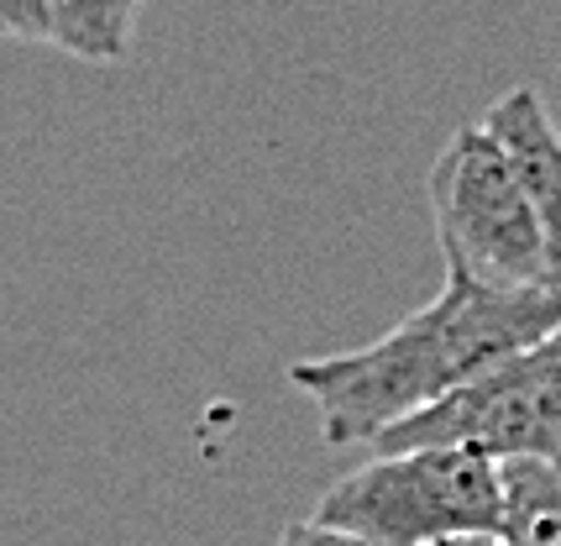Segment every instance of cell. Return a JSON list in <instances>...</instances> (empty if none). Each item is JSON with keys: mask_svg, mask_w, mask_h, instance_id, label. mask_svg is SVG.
I'll use <instances>...</instances> for the list:
<instances>
[{"mask_svg": "<svg viewBox=\"0 0 561 546\" xmlns=\"http://www.w3.org/2000/svg\"><path fill=\"white\" fill-rule=\"evenodd\" d=\"M446 546H504L499 536H457V542H446Z\"/></svg>", "mask_w": 561, "mask_h": 546, "instance_id": "10", "label": "cell"}, {"mask_svg": "<svg viewBox=\"0 0 561 546\" xmlns=\"http://www.w3.org/2000/svg\"><path fill=\"white\" fill-rule=\"evenodd\" d=\"M278 546H367V542H357L352 531H336V525H325V521H294V525H284V536H278Z\"/></svg>", "mask_w": 561, "mask_h": 546, "instance_id": "9", "label": "cell"}, {"mask_svg": "<svg viewBox=\"0 0 561 546\" xmlns=\"http://www.w3.org/2000/svg\"><path fill=\"white\" fill-rule=\"evenodd\" d=\"M551 331H561V284L499 289L462 269H446L440 295L420 305L410 321L367 348L294 363L289 384L316 405L320 436L331 447H373L415 410L546 342Z\"/></svg>", "mask_w": 561, "mask_h": 546, "instance_id": "1", "label": "cell"}, {"mask_svg": "<svg viewBox=\"0 0 561 546\" xmlns=\"http://www.w3.org/2000/svg\"><path fill=\"white\" fill-rule=\"evenodd\" d=\"M504 546H561V463H499V531Z\"/></svg>", "mask_w": 561, "mask_h": 546, "instance_id": "6", "label": "cell"}, {"mask_svg": "<svg viewBox=\"0 0 561 546\" xmlns=\"http://www.w3.org/2000/svg\"><path fill=\"white\" fill-rule=\"evenodd\" d=\"M378 452L399 447H462L493 463L546 457L561 463V331L504 357L499 368L467 378L410 421L383 431Z\"/></svg>", "mask_w": 561, "mask_h": 546, "instance_id": "4", "label": "cell"}, {"mask_svg": "<svg viewBox=\"0 0 561 546\" xmlns=\"http://www.w3.org/2000/svg\"><path fill=\"white\" fill-rule=\"evenodd\" d=\"M316 521L367 546H446L499 531V463L462 447H399L316 499Z\"/></svg>", "mask_w": 561, "mask_h": 546, "instance_id": "2", "label": "cell"}, {"mask_svg": "<svg viewBox=\"0 0 561 546\" xmlns=\"http://www.w3.org/2000/svg\"><path fill=\"white\" fill-rule=\"evenodd\" d=\"M483 126L499 137V148L510 152L514 174L536 205L540 226H546V248H551V273L561 284V132L551 126L530 84H514L510 95L493 100L483 111Z\"/></svg>", "mask_w": 561, "mask_h": 546, "instance_id": "5", "label": "cell"}, {"mask_svg": "<svg viewBox=\"0 0 561 546\" xmlns=\"http://www.w3.org/2000/svg\"><path fill=\"white\" fill-rule=\"evenodd\" d=\"M431 211L446 269H462L499 289L557 284L536 205L483 122L457 126L431 169Z\"/></svg>", "mask_w": 561, "mask_h": 546, "instance_id": "3", "label": "cell"}, {"mask_svg": "<svg viewBox=\"0 0 561 546\" xmlns=\"http://www.w3.org/2000/svg\"><path fill=\"white\" fill-rule=\"evenodd\" d=\"M142 0H48L53 48L73 53L84 64H116L131 48Z\"/></svg>", "mask_w": 561, "mask_h": 546, "instance_id": "7", "label": "cell"}, {"mask_svg": "<svg viewBox=\"0 0 561 546\" xmlns=\"http://www.w3.org/2000/svg\"><path fill=\"white\" fill-rule=\"evenodd\" d=\"M0 37H16V43H53L48 0H0Z\"/></svg>", "mask_w": 561, "mask_h": 546, "instance_id": "8", "label": "cell"}]
</instances>
